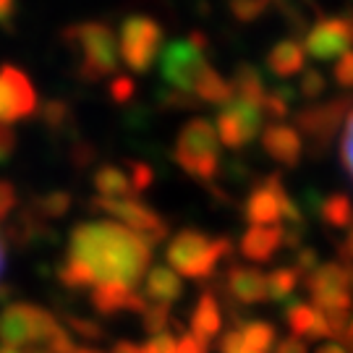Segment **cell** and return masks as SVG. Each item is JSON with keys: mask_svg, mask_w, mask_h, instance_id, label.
Masks as SVG:
<instances>
[{"mask_svg": "<svg viewBox=\"0 0 353 353\" xmlns=\"http://www.w3.org/2000/svg\"><path fill=\"white\" fill-rule=\"evenodd\" d=\"M152 262V246L115 220L81 223L68 236L58 278L65 288L126 285L137 288Z\"/></svg>", "mask_w": 353, "mask_h": 353, "instance_id": "1", "label": "cell"}, {"mask_svg": "<svg viewBox=\"0 0 353 353\" xmlns=\"http://www.w3.org/2000/svg\"><path fill=\"white\" fill-rule=\"evenodd\" d=\"M63 42L79 55V76L94 84L102 76L118 71V39L113 29L102 21H81L71 24L61 32Z\"/></svg>", "mask_w": 353, "mask_h": 353, "instance_id": "2", "label": "cell"}, {"mask_svg": "<svg viewBox=\"0 0 353 353\" xmlns=\"http://www.w3.org/2000/svg\"><path fill=\"white\" fill-rule=\"evenodd\" d=\"M230 254V241L228 239H210L196 228H183L178 230L173 241L168 243L165 256H168V267L191 280L210 278L217 265Z\"/></svg>", "mask_w": 353, "mask_h": 353, "instance_id": "3", "label": "cell"}, {"mask_svg": "<svg viewBox=\"0 0 353 353\" xmlns=\"http://www.w3.org/2000/svg\"><path fill=\"white\" fill-rule=\"evenodd\" d=\"M178 168L196 181H212L220 168V139L217 128L207 118H191L186 126L178 131L173 147Z\"/></svg>", "mask_w": 353, "mask_h": 353, "instance_id": "4", "label": "cell"}, {"mask_svg": "<svg viewBox=\"0 0 353 353\" xmlns=\"http://www.w3.org/2000/svg\"><path fill=\"white\" fill-rule=\"evenodd\" d=\"M207 48L210 39L202 32H191L186 39H173L168 42L160 52V74L170 84V89L194 94L199 79L207 74Z\"/></svg>", "mask_w": 353, "mask_h": 353, "instance_id": "5", "label": "cell"}, {"mask_svg": "<svg viewBox=\"0 0 353 353\" xmlns=\"http://www.w3.org/2000/svg\"><path fill=\"white\" fill-rule=\"evenodd\" d=\"M61 322L42 306L34 303H11L0 314V343L3 348H29L52 341Z\"/></svg>", "mask_w": 353, "mask_h": 353, "instance_id": "6", "label": "cell"}, {"mask_svg": "<svg viewBox=\"0 0 353 353\" xmlns=\"http://www.w3.org/2000/svg\"><path fill=\"white\" fill-rule=\"evenodd\" d=\"M163 26L152 16H128L121 24L118 52L134 74H147L157 55L163 52Z\"/></svg>", "mask_w": 353, "mask_h": 353, "instance_id": "7", "label": "cell"}, {"mask_svg": "<svg viewBox=\"0 0 353 353\" xmlns=\"http://www.w3.org/2000/svg\"><path fill=\"white\" fill-rule=\"evenodd\" d=\"M92 207L115 217V223H121L131 233L141 236L150 246H157L168 239V223L139 199H100L97 196V199H92Z\"/></svg>", "mask_w": 353, "mask_h": 353, "instance_id": "8", "label": "cell"}, {"mask_svg": "<svg viewBox=\"0 0 353 353\" xmlns=\"http://www.w3.org/2000/svg\"><path fill=\"white\" fill-rule=\"evenodd\" d=\"M265 121V110L259 102L233 97L225 108L217 113V139L225 144L228 150H241L246 147L254 137H259Z\"/></svg>", "mask_w": 353, "mask_h": 353, "instance_id": "9", "label": "cell"}, {"mask_svg": "<svg viewBox=\"0 0 353 353\" xmlns=\"http://www.w3.org/2000/svg\"><path fill=\"white\" fill-rule=\"evenodd\" d=\"M353 48V8L348 16H332V19H319L309 32H306V45L303 52L312 55L316 63L327 61H341L345 52Z\"/></svg>", "mask_w": 353, "mask_h": 353, "instance_id": "10", "label": "cell"}, {"mask_svg": "<svg viewBox=\"0 0 353 353\" xmlns=\"http://www.w3.org/2000/svg\"><path fill=\"white\" fill-rule=\"evenodd\" d=\"M351 113V97H338V100L319 102V105H306L296 115V126L314 147L322 150V147H327L330 141H332V137L338 134V126H341L343 121H348Z\"/></svg>", "mask_w": 353, "mask_h": 353, "instance_id": "11", "label": "cell"}, {"mask_svg": "<svg viewBox=\"0 0 353 353\" xmlns=\"http://www.w3.org/2000/svg\"><path fill=\"white\" fill-rule=\"evenodd\" d=\"M39 110V97L34 92L32 79L16 68V65L6 63L0 68V123H13L29 118Z\"/></svg>", "mask_w": 353, "mask_h": 353, "instance_id": "12", "label": "cell"}, {"mask_svg": "<svg viewBox=\"0 0 353 353\" xmlns=\"http://www.w3.org/2000/svg\"><path fill=\"white\" fill-rule=\"evenodd\" d=\"M285 194V186H283V178L278 173L267 176L256 189L249 194L246 199V207H243V214L252 225L259 228H270L278 225L280 220V199Z\"/></svg>", "mask_w": 353, "mask_h": 353, "instance_id": "13", "label": "cell"}, {"mask_svg": "<svg viewBox=\"0 0 353 353\" xmlns=\"http://www.w3.org/2000/svg\"><path fill=\"white\" fill-rule=\"evenodd\" d=\"M262 147L283 168H296V165L301 163V134H299V128L290 126V123L272 121L270 126H265V131H262Z\"/></svg>", "mask_w": 353, "mask_h": 353, "instance_id": "14", "label": "cell"}, {"mask_svg": "<svg viewBox=\"0 0 353 353\" xmlns=\"http://www.w3.org/2000/svg\"><path fill=\"white\" fill-rule=\"evenodd\" d=\"M225 290L230 293L233 301L243 303H262L270 301V293H267V275L256 267H243L233 265L225 275Z\"/></svg>", "mask_w": 353, "mask_h": 353, "instance_id": "15", "label": "cell"}, {"mask_svg": "<svg viewBox=\"0 0 353 353\" xmlns=\"http://www.w3.org/2000/svg\"><path fill=\"white\" fill-rule=\"evenodd\" d=\"M92 306L97 314L113 316L121 312H134V314H144V309L150 306L144 293H137V288H126V285H100L92 290Z\"/></svg>", "mask_w": 353, "mask_h": 353, "instance_id": "16", "label": "cell"}, {"mask_svg": "<svg viewBox=\"0 0 353 353\" xmlns=\"http://www.w3.org/2000/svg\"><path fill=\"white\" fill-rule=\"evenodd\" d=\"M285 322H288L293 338H309V341H322V338H332L327 316L312 303H293L285 312Z\"/></svg>", "mask_w": 353, "mask_h": 353, "instance_id": "17", "label": "cell"}, {"mask_svg": "<svg viewBox=\"0 0 353 353\" xmlns=\"http://www.w3.org/2000/svg\"><path fill=\"white\" fill-rule=\"evenodd\" d=\"M280 246H283V225H270V228L252 225L241 236L239 252L249 262H270L278 254Z\"/></svg>", "mask_w": 353, "mask_h": 353, "instance_id": "18", "label": "cell"}, {"mask_svg": "<svg viewBox=\"0 0 353 353\" xmlns=\"http://www.w3.org/2000/svg\"><path fill=\"white\" fill-rule=\"evenodd\" d=\"M303 285L312 296L335 293V290H351L353 293V265H345V262L319 265L312 275L303 278Z\"/></svg>", "mask_w": 353, "mask_h": 353, "instance_id": "19", "label": "cell"}, {"mask_svg": "<svg viewBox=\"0 0 353 353\" xmlns=\"http://www.w3.org/2000/svg\"><path fill=\"white\" fill-rule=\"evenodd\" d=\"M183 296V283L170 267H152L144 275V299H150L152 303L160 306H170Z\"/></svg>", "mask_w": 353, "mask_h": 353, "instance_id": "20", "label": "cell"}, {"mask_svg": "<svg viewBox=\"0 0 353 353\" xmlns=\"http://www.w3.org/2000/svg\"><path fill=\"white\" fill-rule=\"evenodd\" d=\"M220 327H223L220 303H217V299L210 290H204L196 306H194V312H191V335L210 345V341L220 332Z\"/></svg>", "mask_w": 353, "mask_h": 353, "instance_id": "21", "label": "cell"}, {"mask_svg": "<svg viewBox=\"0 0 353 353\" xmlns=\"http://www.w3.org/2000/svg\"><path fill=\"white\" fill-rule=\"evenodd\" d=\"M92 183L100 194V199H137L134 196V186H131V176L128 168H118V165H100L92 176Z\"/></svg>", "mask_w": 353, "mask_h": 353, "instance_id": "22", "label": "cell"}, {"mask_svg": "<svg viewBox=\"0 0 353 353\" xmlns=\"http://www.w3.org/2000/svg\"><path fill=\"white\" fill-rule=\"evenodd\" d=\"M306 63V52L296 39H280L272 50L267 52V68L278 79H290L293 74H301Z\"/></svg>", "mask_w": 353, "mask_h": 353, "instance_id": "23", "label": "cell"}, {"mask_svg": "<svg viewBox=\"0 0 353 353\" xmlns=\"http://www.w3.org/2000/svg\"><path fill=\"white\" fill-rule=\"evenodd\" d=\"M194 94H196V100L204 102V105H223V108L236 97V94H233V84L228 81L225 76L217 74L212 65H210L207 74L199 79Z\"/></svg>", "mask_w": 353, "mask_h": 353, "instance_id": "24", "label": "cell"}, {"mask_svg": "<svg viewBox=\"0 0 353 353\" xmlns=\"http://www.w3.org/2000/svg\"><path fill=\"white\" fill-rule=\"evenodd\" d=\"M230 84H233V94H236V97H243V100L265 105V97H267L265 79H262V74H259L252 63H241L239 68H236L233 79H230Z\"/></svg>", "mask_w": 353, "mask_h": 353, "instance_id": "25", "label": "cell"}, {"mask_svg": "<svg viewBox=\"0 0 353 353\" xmlns=\"http://www.w3.org/2000/svg\"><path fill=\"white\" fill-rule=\"evenodd\" d=\"M319 217L327 223L330 228H341V230H351L353 228V202L348 194H330L322 199V210Z\"/></svg>", "mask_w": 353, "mask_h": 353, "instance_id": "26", "label": "cell"}, {"mask_svg": "<svg viewBox=\"0 0 353 353\" xmlns=\"http://www.w3.org/2000/svg\"><path fill=\"white\" fill-rule=\"evenodd\" d=\"M29 210L37 214L39 220H58V217H63V214L71 210V194L61 189L48 191V194H42V196H34Z\"/></svg>", "mask_w": 353, "mask_h": 353, "instance_id": "27", "label": "cell"}, {"mask_svg": "<svg viewBox=\"0 0 353 353\" xmlns=\"http://www.w3.org/2000/svg\"><path fill=\"white\" fill-rule=\"evenodd\" d=\"M301 275L293 270V267H278L267 275V293H270V301H288L293 296V290L299 285Z\"/></svg>", "mask_w": 353, "mask_h": 353, "instance_id": "28", "label": "cell"}, {"mask_svg": "<svg viewBox=\"0 0 353 353\" xmlns=\"http://www.w3.org/2000/svg\"><path fill=\"white\" fill-rule=\"evenodd\" d=\"M241 335H243L246 348L254 353H267L275 345V338H278V332L270 322H249V325L241 327Z\"/></svg>", "mask_w": 353, "mask_h": 353, "instance_id": "29", "label": "cell"}, {"mask_svg": "<svg viewBox=\"0 0 353 353\" xmlns=\"http://www.w3.org/2000/svg\"><path fill=\"white\" fill-rule=\"evenodd\" d=\"M293 100H296V92H293V87H288V84H278V87H272L270 92H267L262 110H265V115H270V118L283 121V118L290 113V105H293Z\"/></svg>", "mask_w": 353, "mask_h": 353, "instance_id": "30", "label": "cell"}, {"mask_svg": "<svg viewBox=\"0 0 353 353\" xmlns=\"http://www.w3.org/2000/svg\"><path fill=\"white\" fill-rule=\"evenodd\" d=\"M39 115L45 121V126L52 131H63L65 126H71V108L61 100H50L39 108Z\"/></svg>", "mask_w": 353, "mask_h": 353, "instance_id": "31", "label": "cell"}, {"mask_svg": "<svg viewBox=\"0 0 353 353\" xmlns=\"http://www.w3.org/2000/svg\"><path fill=\"white\" fill-rule=\"evenodd\" d=\"M228 11H230V16H233L236 21H241V24H252L262 13L270 11V3H267V0H233V3L228 6Z\"/></svg>", "mask_w": 353, "mask_h": 353, "instance_id": "32", "label": "cell"}, {"mask_svg": "<svg viewBox=\"0 0 353 353\" xmlns=\"http://www.w3.org/2000/svg\"><path fill=\"white\" fill-rule=\"evenodd\" d=\"M168 322H170V306H160V303H150L141 314V325L150 335H160L168 332Z\"/></svg>", "mask_w": 353, "mask_h": 353, "instance_id": "33", "label": "cell"}, {"mask_svg": "<svg viewBox=\"0 0 353 353\" xmlns=\"http://www.w3.org/2000/svg\"><path fill=\"white\" fill-rule=\"evenodd\" d=\"M157 102L168 108V110H191L202 102L196 100V94H183V92H176V89H165L157 94Z\"/></svg>", "mask_w": 353, "mask_h": 353, "instance_id": "34", "label": "cell"}, {"mask_svg": "<svg viewBox=\"0 0 353 353\" xmlns=\"http://www.w3.org/2000/svg\"><path fill=\"white\" fill-rule=\"evenodd\" d=\"M126 168L128 176H131V186H134V196H139V194H144L152 186L154 173H152V168L147 163H137V160L126 163Z\"/></svg>", "mask_w": 353, "mask_h": 353, "instance_id": "35", "label": "cell"}, {"mask_svg": "<svg viewBox=\"0 0 353 353\" xmlns=\"http://www.w3.org/2000/svg\"><path fill=\"white\" fill-rule=\"evenodd\" d=\"M325 87H327L325 76L319 74L316 68H312V71H303L301 74V81H299V94H301L303 100H314V97H319V94L325 92Z\"/></svg>", "mask_w": 353, "mask_h": 353, "instance_id": "36", "label": "cell"}, {"mask_svg": "<svg viewBox=\"0 0 353 353\" xmlns=\"http://www.w3.org/2000/svg\"><path fill=\"white\" fill-rule=\"evenodd\" d=\"M16 207H19V191L11 181L0 178V220H8Z\"/></svg>", "mask_w": 353, "mask_h": 353, "instance_id": "37", "label": "cell"}, {"mask_svg": "<svg viewBox=\"0 0 353 353\" xmlns=\"http://www.w3.org/2000/svg\"><path fill=\"white\" fill-rule=\"evenodd\" d=\"M68 327L74 330L76 335H81V338H87V341H102L105 338V330L97 325V322H92V319H79V316H68Z\"/></svg>", "mask_w": 353, "mask_h": 353, "instance_id": "38", "label": "cell"}, {"mask_svg": "<svg viewBox=\"0 0 353 353\" xmlns=\"http://www.w3.org/2000/svg\"><path fill=\"white\" fill-rule=\"evenodd\" d=\"M332 79H335L338 87L353 89V50L345 52L341 61L335 63V68H332Z\"/></svg>", "mask_w": 353, "mask_h": 353, "instance_id": "39", "label": "cell"}, {"mask_svg": "<svg viewBox=\"0 0 353 353\" xmlns=\"http://www.w3.org/2000/svg\"><path fill=\"white\" fill-rule=\"evenodd\" d=\"M316 267H319V256H316L314 249H299V252H296V265H293V270H296L301 278L312 275Z\"/></svg>", "mask_w": 353, "mask_h": 353, "instance_id": "40", "label": "cell"}, {"mask_svg": "<svg viewBox=\"0 0 353 353\" xmlns=\"http://www.w3.org/2000/svg\"><path fill=\"white\" fill-rule=\"evenodd\" d=\"M341 157H343L345 170H348V176L353 178V113L348 115V121H345V134H343V144H341Z\"/></svg>", "mask_w": 353, "mask_h": 353, "instance_id": "41", "label": "cell"}, {"mask_svg": "<svg viewBox=\"0 0 353 353\" xmlns=\"http://www.w3.org/2000/svg\"><path fill=\"white\" fill-rule=\"evenodd\" d=\"M176 343L170 332H160V335H152L147 345L141 348L144 353H176Z\"/></svg>", "mask_w": 353, "mask_h": 353, "instance_id": "42", "label": "cell"}, {"mask_svg": "<svg viewBox=\"0 0 353 353\" xmlns=\"http://www.w3.org/2000/svg\"><path fill=\"white\" fill-rule=\"evenodd\" d=\"M110 97H113L118 105H126L131 97H134V81L128 76H118L113 84H110Z\"/></svg>", "mask_w": 353, "mask_h": 353, "instance_id": "43", "label": "cell"}, {"mask_svg": "<svg viewBox=\"0 0 353 353\" xmlns=\"http://www.w3.org/2000/svg\"><path fill=\"white\" fill-rule=\"evenodd\" d=\"M220 353H246V343H243V335H241V330H228L225 335L220 338Z\"/></svg>", "mask_w": 353, "mask_h": 353, "instance_id": "44", "label": "cell"}, {"mask_svg": "<svg viewBox=\"0 0 353 353\" xmlns=\"http://www.w3.org/2000/svg\"><path fill=\"white\" fill-rule=\"evenodd\" d=\"M79 348H76L74 338L65 332L63 327L58 330L55 335H52V341L48 343V353H76Z\"/></svg>", "mask_w": 353, "mask_h": 353, "instance_id": "45", "label": "cell"}, {"mask_svg": "<svg viewBox=\"0 0 353 353\" xmlns=\"http://www.w3.org/2000/svg\"><path fill=\"white\" fill-rule=\"evenodd\" d=\"M16 147H19V139H16L13 128L0 123V163H6L13 152H16Z\"/></svg>", "mask_w": 353, "mask_h": 353, "instance_id": "46", "label": "cell"}, {"mask_svg": "<svg viewBox=\"0 0 353 353\" xmlns=\"http://www.w3.org/2000/svg\"><path fill=\"white\" fill-rule=\"evenodd\" d=\"M176 353H210V345L202 341H196L191 332H186V335L176 343Z\"/></svg>", "mask_w": 353, "mask_h": 353, "instance_id": "47", "label": "cell"}, {"mask_svg": "<svg viewBox=\"0 0 353 353\" xmlns=\"http://www.w3.org/2000/svg\"><path fill=\"white\" fill-rule=\"evenodd\" d=\"M16 3H11V0H0V26L3 29H8L11 32L13 29V16H16Z\"/></svg>", "mask_w": 353, "mask_h": 353, "instance_id": "48", "label": "cell"}, {"mask_svg": "<svg viewBox=\"0 0 353 353\" xmlns=\"http://www.w3.org/2000/svg\"><path fill=\"white\" fill-rule=\"evenodd\" d=\"M275 353H309L306 351V345H303V341H299V338H285V341L278 343V348H275Z\"/></svg>", "mask_w": 353, "mask_h": 353, "instance_id": "49", "label": "cell"}, {"mask_svg": "<svg viewBox=\"0 0 353 353\" xmlns=\"http://www.w3.org/2000/svg\"><path fill=\"white\" fill-rule=\"evenodd\" d=\"M341 256L345 265H353V228L348 230V239L341 243Z\"/></svg>", "mask_w": 353, "mask_h": 353, "instance_id": "50", "label": "cell"}, {"mask_svg": "<svg viewBox=\"0 0 353 353\" xmlns=\"http://www.w3.org/2000/svg\"><path fill=\"white\" fill-rule=\"evenodd\" d=\"M110 353H144V351H141V348L137 345V343L121 341V343H115L113 351H110Z\"/></svg>", "mask_w": 353, "mask_h": 353, "instance_id": "51", "label": "cell"}, {"mask_svg": "<svg viewBox=\"0 0 353 353\" xmlns=\"http://www.w3.org/2000/svg\"><path fill=\"white\" fill-rule=\"evenodd\" d=\"M314 353H348L343 345H338V343H325V345H319Z\"/></svg>", "mask_w": 353, "mask_h": 353, "instance_id": "52", "label": "cell"}, {"mask_svg": "<svg viewBox=\"0 0 353 353\" xmlns=\"http://www.w3.org/2000/svg\"><path fill=\"white\" fill-rule=\"evenodd\" d=\"M3 265H6V252H3V241H0V272H3Z\"/></svg>", "mask_w": 353, "mask_h": 353, "instance_id": "53", "label": "cell"}, {"mask_svg": "<svg viewBox=\"0 0 353 353\" xmlns=\"http://www.w3.org/2000/svg\"><path fill=\"white\" fill-rule=\"evenodd\" d=\"M0 353H24V351H19V348H0Z\"/></svg>", "mask_w": 353, "mask_h": 353, "instance_id": "54", "label": "cell"}, {"mask_svg": "<svg viewBox=\"0 0 353 353\" xmlns=\"http://www.w3.org/2000/svg\"><path fill=\"white\" fill-rule=\"evenodd\" d=\"M76 353H100V351H92V348H81V351H76Z\"/></svg>", "mask_w": 353, "mask_h": 353, "instance_id": "55", "label": "cell"}, {"mask_svg": "<svg viewBox=\"0 0 353 353\" xmlns=\"http://www.w3.org/2000/svg\"><path fill=\"white\" fill-rule=\"evenodd\" d=\"M34 353H48V351H34Z\"/></svg>", "mask_w": 353, "mask_h": 353, "instance_id": "56", "label": "cell"}]
</instances>
